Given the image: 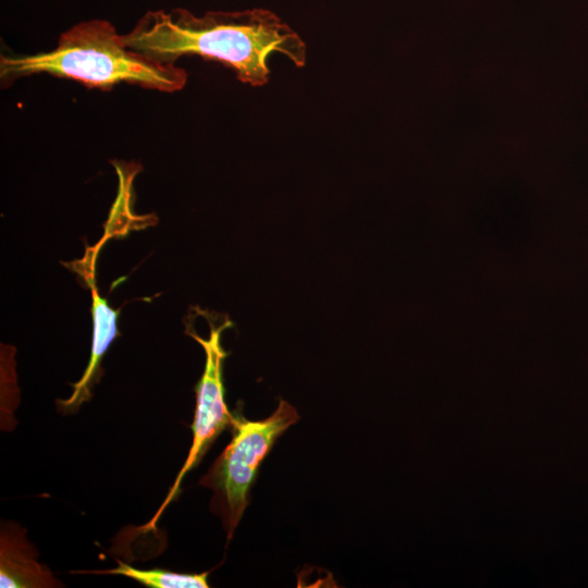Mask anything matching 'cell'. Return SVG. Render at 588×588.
<instances>
[{
  "label": "cell",
  "mask_w": 588,
  "mask_h": 588,
  "mask_svg": "<svg viewBox=\"0 0 588 588\" xmlns=\"http://www.w3.org/2000/svg\"><path fill=\"white\" fill-rule=\"evenodd\" d=\"M41 73L90 88L107 90L126 83L164 93L181 90L188 77L175 63H161L130 49L123 35L106 20L75 24L60 35L50 51L0 59L2 82Z\"/></svg>",
  "instance_id": "cell-2"
},
{
  "label": "cell",
  "mask_w": 588,
  "mask_h": 588,
  "mask_svg": "<svg viewBox=\"0 0 588 588\" xmlns=\"http://www.w3.org/2000/svg\"><path fill=\"white\" fill-rule=\"evenodd\" d=\"M118 566L111 569L91 571L85 573L112 574L128 577L150 588H207L208 573L186 574L164 569H138L120 560Z\"/></svg>",
  "instance_id": "cell-7"
},
{
  "label": "cell",
  "mask_w": 588,
  "mask_h": 588,
  "mask_svg": "<svg viewBox=\"0 0 588 588\" xmlns=\"http://www.w3.org/2000/svg\"><path fill=\"white\" fill-rule=\"evenodd\" d=\"M298 419L296 409L284 400L262 420L252 421L235 414L231 441L199 480L200 486L212 491L210 510L221 518L228 541L249 503V491L262 461L278 438Z\"/></svg>",
  "instance_id": "cell-3"
},
{
  "label": "cell",
  "mask_w": 588,
  "mask_h": 588,
  "mask_svg": "<svg viewBox=\"0 0 588 588\" xmlns=\"http://www.w3.org/2000/svg\"><path fill=\"white\" fill-rule=\"evenodd\" d=\"M91 291L93 341L90 357L82 378L74 384L73 392L66 400H59L58 406L64 413H73L91 396L90 390L95 379L99 376V367L107 350L119 335V309H113L107 299L102 298L95 286L94 269L84 274Z\"/></svg>",
  "instance_id": "cell-6"
},
{
  "label": "cell",
  "mask_w": 588,
  "mask_h": 588,
  "mask_svg": "<svg viewBox=\"0 0 588 588\" xmlns=\"http://www.w3.org/2000/svg\"><path fill=\"white\" fill-rule=\"evenodd\" d=\"M209 322V335L203 338L193 332L186 326V334L197 341L205 351L206 362L204 372L195 387L196 406L194 420L191 426L193 441L188 455L164 501L161 503L151 520L144 529L154 530L156 524L166 507L180 494L184 476L197 466L219 434L226 428H231L235 414H232L225 403L223 385V363L228 356L221 344L222 332L233 326L228 316L217 323L213 314L207 317Z\"/></svg>",
  "instance_id": "cell-4"
},
{
  "label": "cell",
  "mask_w": 588,
  "mask_h": 588,
  "mask_svg": "<svg viewBox=\"0 0 588 588\" xmlns=\"http://www.w3.org/2000/svg\"><path fill=\"white\" fill-rule=\"evenodd\" d=\"M51 571L37 560V551L26 532L13 523L1 526L0 587L47 588L62 587Z\"/></svg>",
  "instance_id": "cell-5"
},
{
  "label": "cell",
  "mask_w": 588,
  "mask_h": 588,
  "mask_svg": "<svg viewBox=\"0 0 588 588\" xmlns=\"http://www.w3.org/2000/svg\"><path fill=\"white\" fill-rule=\"evenodd\" d=\"M123 41L161 63H175L183 56L221 62L238 81L255 87L268 83V59L273 52L297 68L306 62L299 35L266 9L209 11L200 16L183 8L148 11Z\"/></svg>",
  "instance_id": "cell-1"
}]
</instances>
